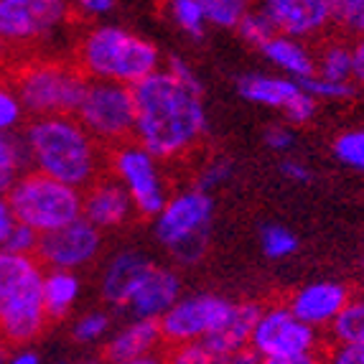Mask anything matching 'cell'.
Instances as JSON below:
<instances>
[{
    "label": "cell",
    "mask_w": 364,
    "mask_h": 364,
    "mask_svg": "<svg viewBox=\"0 0 364 364\" xmlns=\"http://www.w3.org/2000/svg\"><path fill=\"white\" fill-rule=\"evenodd\" d=\"M133 138L161 161H181L201 146L209 133L201 79L186 82L166 67H158L133 85Z\"/></svg>",
    "instance_id": "1"
},
{
    "label": "cell",
    "mask_w": 364,
    "mask_h": 364,
    "mask_svg": "<svg viewBox=\"0 0 364 364\" xmlns=\"http://www.w3.org/2000/svg\"><path fill=\"white\" fill-rule=\"evenodd\" d=\"M28 166L85 191L105 173L107 151L87 133L77 115H43L26 125Z\"/></svg>",
    "instance_id": "2"
},
{
    "label": "cell",
    "mask_w": 364,
    "mask_h": 364,
    "mask_svg": "<svg viewBox=\"0 0 364 364\" xmlns=\"http://www.w3.org/2000/svg\"><path fill=\"white\" fill-rule=\"evenodd\" d=\"M46 326L41 260L0 247V339L11 349L33 344Z\"/></svg>",
    "instance_id": "3"
},
{
    "label": "cell",
    "mask_w": 364,
    "mask_h": 364,
    "mask_svg": "<svg viewBox=\"0 0 364 364\" xmlns=\"http://www.w3.org/2000/svg\"><path fill=\"white\" fill-rule=\"evenodd\" d=\"M74 64L87 79L138 85L161 67V51L153 41L117 23H100L85 31L74 51Z\"/></svg>",
    "instance_id": "4"
},
{
    "label": "cell",
    "mask_w": 364,
    "mask_h": 364,
    "mask_svg": "<svg viewBox=\"0 0 364 364\" xmlns=\"http://www.w3.org/2000/svg\"><path fill=\"white\" fill-rule=\"evenodd\" d=\"M212 222V194L199 186H191L166 199L164 209L153 217V230L158 242L168 250V255L178 265H196L207 257Z\"/></svg>",
    "instance_id": "5"
},
{
    "label": "cell",
    "mask_w": 364,
    "mask_h": 364,
    "mask_svg": "<svg viewBox=\"0 0 364 364\" xmlns=\"http://www.w3.org/2000/svg\"><path fill=\"white\" fill-rule=\"evenodd\" d=\"M90 79L74 61L36 59L13 72V82L26 115H74Z\"/></svg>",
    "instance_id": "6"
},
{
    "label": "cell",
    "mask_w": 364,
    "mask_h": 364,
    "mask_svg": "<svg viewBox=\"0 0 364 364\" xmlns=\"http://www.w3.org/2000/svg\"><path fill=\"white\" fill-rule=\"evenodd\" d=\"M257 364H314L323 359L321 331L301 321L288 304L260 306L250 336Z\"/></svg>",
    "instance_id": "7"
},
{
    "label": "cell",
    "mask_w": 364,
    "mask_h": 364,
    "mask_svg": "<svg viewBox=\"0 0 364 364\" xmlns=\"http://www.w3.org/2000/svg\"><path fill=\"white\" fill-rule=\"evenodd\" d=\"M13 217L21 225H28L38 235L69 225L82 217V188L46 176L41 171H26L6 194Z\"/></svg>",
    "instance_id": "8"
},
{
    "label": "cell",
    "mask_w": 364,
    "mask_h": 364,
    "mask_svg": "<svg viewBox=\"0 0 364 364\" xmlns=\"http://www.w3.org/2000/svg\"><path fill=\"white\" fill-rule=\"evenodd\" d=\"M74 115L100 146H120L135 133L133 87L120 85V82H105V79H90Z\"/></svg>",
    "instance_id": "9"
},
{
    "label": "cell",
    "mask_w": 364,
    "mask_h": 364,
    "mask_svg": "<svg viewBox=\"0 0 364 364\" xmlns=\"http://www.w3.org/2000/svg\"><path fill=\"white\" fill-rule=\"evenodd\" d=\"M161 164L164 161L153 156L146 146H140L135 138L107 148L109 176H115L130 194L138 217L153 219L171 196Z\"/></svg>",
    "instance_id": "10"
},
{
    "label": "cell",
    "mask_w": 364,
    "mask_h": 364,
    "mask_svg": "<svg viewBox=\"0 0 364 364\" xmlns=\"http://www.w3.org/2000/svg\"><path fill=\"white\" fill-rule=\"evenodd\" d=\"M232 309H235V301L217 296V293L178 296L173 301V306L158 318L166 349L173 344H183V341L209 336L230 318Z\"/></svg>",
    "instance_id": "11"
},
{
    "label": "cell",
    "mask_w": 364,
    "mask_h": 364,
    "mask_svg": "<svg viewBox=\"0 0 364 364\" xmlns=\"http://www.w3.org/2000/svg\"><path fill=\"white\" fill-rule=\"evenodd\" d=\"M69 0H0V43L26 46L49 38L69 21Z\"/></svg>",
    "instance_id": "12"
},
{
    "label": "cell",
    "mask_w": 364,
    "mask_h": 364,
    "mask_svg": "<svg viewBox=\"0 0 364 364\" xmlns=\"http://www.w3.org/2000/svg\"><path fill=\"white\" fill-rule=\"evenodd\" d=\"M100 250H102V230H97L90 219L77 217L59 230L43 232L38 237L36 257L43 267L77 273L100 255Z\"/></svg>",
    "instance_id": "13"
},
{
    "label": "cell",
    "mask_w": 364,
    "mask_h": 364,
    "mask_svg": "<svg viewBox=\"0 0 364 364\" xmlns=\"http://www.w3.org/2000/svg\"><path fill=\"white\" fill-rule=\"evenodd\" d=\"M273 28L301 41H316L331 31V6L328 0H260L257 3Z\"/></svg>",
    "instance_id": "14"
},
{
    "label": "cell",
    "mask_w": 364,
    "mask_h": 364,
    "mask_svg": "<svg viewBox=\"0 0 364 364\" xmlns=\"http://www.w3.org/2000/svg\"><path fill=\"white\" fill-rule=\"evenodd\" d=\"M257 314H260V304L255 301L235 304L230 318L217 331L201 339L214 364H257L255 354L250 352V336H252Z\"/></svg>",
    "instance_id": "15"
},
{
    "label": "cell",
    "mask_w": 364,
    "mask_h": 364,
    "mask_svg": "<svg viewBox=\"0 0 364 364\" xmlns=\"http://www.w3.org/2000/svg\"><path fill=\"white\" fill-rule=\"evenodd\" d=\"M82 217L102 232L120 230L135 217L130 194L115 176H100L82 194Z\"/></svg>",
    "instance_id": "16"
},
{
    "label": "cell",
    "mask_w": 364,
    "mask_h": 364,
    "mask_svg": "<svg viewBox=\"0 0 364 364\" xmlns=\"http://www.w3.org/2000/svg\"><path fill=\"white\" fill-rule=\"evenodd\" d=\"M161 346L166 344L156 318H133L109 336L102 359L112 364H153L164 359L158 357Z\"/></svg>",
    "instance_id": "17"
},
{
    "label": "cell",
    "mask_w": 364,
    "mask_h": 364,
    "mask_svg": "<svg viewBox=\"0 0 364 364\" xmlns=\"http://www.w3.org/2000/svg\"><path fill=\"white\" fill-rule=\"evenodd\" d=\"M352 298V291L344 283L336 280H318V283H309V286L298 288L286 304L293 314L306 321L314 328H328L339 316V311L346 306V301Z\"/></svg>",
    "instance_id": "18"
},
{
    "label": "cell",
    "mask_w": 364,
    "mask_h": 364,
    "mask_svg": "<svg viewBox=\"0 0 364 364\" xmlns=\"http://www.w3.org/2000/svg\"><path fill=\"white\" fill-rule=\"evenodd\" d=\"M181 296V280L173 270L153 262L148 273L138 283L133 296L128 298V311L133 318H161L173 306V301Z\"/></svg>",
    "instance_id": "19"
},
{
    "label": "cell",
    "mask_w": 364,
    "mask_h": 364,
    "mask_svg": "<svg viewBox=\"0 0 364 364\" xmlns=\"http://www.w3.org/2000/svg\"><path fill=\"white\" fill-rule=\"evenodd\" d=\"M153 265L151 257H146L138 250H120L117 255L109 257L105 265L102 280H100V293L112 309H125L128 298L138 288L143 275L148 273V267Z\"/></svg>",
    "instance_id": "20"
},
{
    "label": "cell",
    "mask_w": 364,
    "mask_h": 364,
    "mask_svg": "<svg viewBox=\"0 0 364 364\" xmlns=\"http://www.w3.org/2000/svg\"><path fill=\"white\" fill-rule=\"evenodd\" d=\"M237 92L252 105L288 112L291 105L304 95V87L288 74H242L237 79Z\"/></svg>",
    "instance_id": "21"
},
{
    "label": "cell",
    "mask_w": 364,
    "mask_h": 364,
    "mask_svg": "<svg viewBox=\"0 0 364 364\" xmlns=\"http://www.w3.org/2000/svg\"><path fill=\"white\" fill-rule=\"evenodd\" d=\"M257 51L280 74H288L293 79H306L311 74H316V54L311 51L309 41H301V38L286 36V33L275 31Z\"/></svg>",
    "instance_id": "22"
},
{
    "label": "cell",
    "mask_w": 364,
    "mask_h": 364,
    "mask_svg": "<svg viewBox=\"0 0 364 364\" xmlns=\"http://www.w3.org/2000/svg\"><path fill=\"white\" fill-rule=\"evenodd\" d=\"M79 293H82V283H79L74 270L46 267V273H43V309H46L49 321L67 318L77 306Z\"/></svg>",
    "instance_id": "23"
},
{
    "label": "cell",
    "mask_w": 364,
    "mask_h": 364,
    "mask_svg": "<svg viewBox=\"0 0 364 364\" xmlns=\"http://www.w3.org/2000/svg\"><path fill=\"white\" fill-rule=\"evenodd\" d=\"M352 43L346 36L326 38L323 36L321 49L316 54V74L331 82H354L352 79Z\"/></svg>",
    "instance_id": "24"
},
{
    "label": "cell",
    "mask_w": 364,
    "mask_h": 364,
    "mask_svg": "<svg viewBox=\"0 0 364 364\" xmlns=\"http://www.w3.org/2000/svg\"><path fill=\"white\" fill-rule=\"evenodd\" d=\"M28 168V153L23 138L13 133H0V196H6Z\"/></svg>",
    "instance_id": "25"
},
{
    "label": "cell",
    "mask_w": 364,
    "mask_h": 364,
    "mask_svg": "<svg viewBox=\"0 0 364 364\" xmlns=\"http://www.w3.org/2000/svg\"><path fill=\"white\" fill-rule=\"evenodd\" d=\"M328 336L331 341L364 344V296H352L346 301L334 323L328 326Z\"/></svg>",
    "instance_id": "26"
},
{
    "label": "cell",
    "mask_w": 364,
    "mask_h": 364,
    "mask_svg": "<svg viewBox=\"0 0 364 364\" xmlns=\"http://www.w3.org/2000/svg\"><path fill=\"white\" fill-rule=\"evenodd\" d=\"M168 8V16L173 21L181 33H186L188 38H204L207 36V28H209V21H207V13H204V6H201V0H168L166 3Z\"/></svg>",
    "instance_id": "27"
},
{
    "label": "cell",
    "mask_w": 364,
    "mask_h": 364,
    "mask_svg": "<svg viewBox=\"0 0 364 364\" xmlns=\"http://www.w3.org/2000/svg\"><path fill=\"white\" fill-rule=\"evenodd\" d=\"M260 250L267 260H286L298 252V237L283 225H265L260 230Z\"/></svg>",
    "instance_id": "28"
},
{
    "label": "cell",
    "mask_w": 364,
    "mask_h": 364,
    "mask_svg": "<svg viewBox=\"0 0 364 364\" xmlns=\"http://www.w3.org/2000/svg\"><path fill=\"white\" fill-rule=\"evenodd\" d=\"M331 21L341 36H362L364 33V0H328Z\"/></svg>",
    "instance_id": "29"
},
{
    "label": "cell",
    "mask_w": 364,
    "mask_h": 364,
    "mask_svg": "<svg viewBox=\"0 0 364 364\" xmlns=\"http://www.w3.org/2000/svg\"><path fill=\"white\" fill-rule=\"evenodd\" d=\"M201 6L207 13L209 26H214V28H235L237 21L255 6V0H201Z\"/></svg>",
    "instance_id": "30"
},
{
    "label": "cell",
    "mask_w": 364,
    "mask_h": 364,
    "mask_svg": "<svg viewBox=\"0 0 364 364\" xmlns=\"http://www.w3.org/2000/svg\"><path fill=\"white\" fill-rule=\"evenodd\" d=\"M109 323H112V318H109L107 311L92 309L87 314L77 316V321L72 326V339L77 344H97L109 334Z\"/></svg>",
    "instance_id": "31"
},
{
    "label": "cell",
    "mask_w": 364,
    "mask_h": 364,
    "mask_svg": "<svg viewBox=\"0 0 364 364\" xmlns=\"http://www.w3.org/2000/svg\"><path fill=\"white\" fill-rule=\"evenodd\" d=\"M235 31L240 33V38H242L247 46H255V49H260L262 43L267 41V38L273 36L275 28L273 23H270V18H267L265 13L260 11L257 6H252L247 13H245L242 18L237 21Z\"/></svg>",
    "instance_id": "32"
},
{
    "label": "cell",
    "mask_w": 364,
    "mask_h": 364,
    "mask_svg": "<svg viewBox=\"0 0 364 364\" xmlns=\"http://www.w3.org/2000/svg\"><path fill=\"white\" fill-rule=\"evenodd\" d=\"M331 148H334V156L339 158L346 168L364 173V130L362 128L339 133Z\"/></svg>",
    "instance_id": "33"
},
{
    "label": "cell",
    "mask_w": 364,
    "mask_h": 364,
    "mask_svg": "<svg viewBox=\"0 0 364 364\" xmlns=\"http://www.w3.org/2000/svg\"><path fill=\"white\" fill-rule=\"evenodd\" d=\"M309 95H314L318 102L328 100V102H339V100H349L354 95V82H331L318 74H311L306 79H298Z\"/></svg>",
    "instance_id": "34"
},
{
    "label": "cell",
    "mask_w": 364,
    "mask_h": 364,
    "mask_svg": "<svg viewBox=\"0 0 364 364\" xmlns=\"http://www.w3.org/2000/svg\"><path fill=\"white\" fill-rule=\"evenodd\" d=\"M232 176H235V164H232V158L214 156V158H209L207 164L199 168L194 186L204 188V191H209V194H212L214 188L225 186V183L230 181Z\"/></svg>",
    "instance_id": "35"
},
{
    "label": "cell",
    "mask_w": 364,
    "mask_h": 364,
    "mask_svg": "<svg viewBox=\"0 0 364 364\" xmlns=\"http://www.w3.org/2000/svg\"><path fill=\"white\" fill-rule=\"evenodd\" d=\"M26 109L16 87L0 82V133H13L23 122Z\"/></svg>",
    "instance_id": "36"
},
{
    "label": "cell",
    "mask_w": 364,
    "mask_h": 364,
    "mask_svg": "<svg viewBox=\"0 0 364 364\" xmlns=\"http://www.w3.org/2000/svg\"><path fill=\"white\" fill-rule=\"evenodd\" d=\"M38 232L31 230L28 225H21V222H16L11 230V235H8V240L3 242V247L6 250H13V252H26V255H36V247H38Z\"/></svg>",
    "instance_id": "37"
},
{
    "label": "cell",
    "mask_w": 364,
    "mask_h": 364,
    "mask_svg": "<svg viewBox=\"0 0 364 364\" xmlns=\"http://www.w3.org/2000/svg\"><path fill=\"white\" fill-rule=\"evenodd\" d=\"M262 140H265V146L270 148V151L291 153V148L296 146V130H293V125L288 120L275 122V125H270V128L265 130Z\"/></svg>",
    "instance_id": "38"
},
{
    "label": "cell",
    "mask_w": 364,
    "mask_h": 364,
    "mask_svg": "<svg viewBox=\"0 0 364 364\" xmlns=\"http://www.w3.org/2000/svg\"><path fill=\"white\" fill-rule=\"evenodd\" d=\"M323 359L336 364H364V344H349V341H331Z\"/></svg>",
    "instance_id": "39"
},
{
    "label": "cell",
    "mask_w": 364,
    "mask_h": 364,
    "mask_svg": "<svg viewBox=\"0 0 364 364\" xmlns=\"http://www.w3.org/2000/svg\"><path fill=\"white\" fill-rule=\"evenodd\" d=\"M280 176L288 178L291 183H309L311 178H314V173H311V168L304 164V161L288 156L280 161Z\"/></svg>",
    "instance_id": "40"
},
{
    "label": "cell",
    "mask_w": 364,
    "mask_h": 364,
    "mask_svg": "<svg viewBox=\"0 0 364 364\" xmlns=\"http://www.w3.org/2000/svg\"><path fill=\"white\" fill-rule=\"evenodd\" d=\"M352 61H354V69H352L354 85L364 87V33L352 41Z\"/></svg>",
    "instance_id": "41"
},
{
    "label": "cell",
    "mask_w": 364,
    "mask_h": 364,
    "mask_svg": "<svg viewBox=\"0 0 364 364\" xmlns=\"http://www.w3.org/2000/svg\"><path fill=\"white\" fill-rule=\"evenodd\" d=\"M115 6V0H77V8L85 16H92V18H97V16H107Z\"/></svg>",
    "instance_id": "42"
},
{
    "label": "cell",
    "mask_w": 364,
    "mask_h": 364,
    "mask_svg": "<svg viewBox=\"0 0 364 364\" xmlns=\"http://www.w3.org/2000/svg\"><path fill=\"white\" fill-rule=\"evenodd\" d=\"M13 225H16V217H13L11 204H8L6 196H0V247H3V242H6L8 235H11Z\"/></svg>",
    "instance_id": "43"
},
{
    "label": "cell",
    "mask_w": 364,
    "mask_h": 364,
    "mask_svg": "<svg viewBox=\"0 0 364 364\" xmlns=\"http://www.w3.org/2000/svg\"><path fill=\"white\" fill-rule=\"evenodd\" d=\"M8 362H13V364H38L41 362V354L33 352L31 344L13 346V354H8Z\"/></svg>",
    "instance_id": "44"
},
{
    "label": "cell",
    "mask_w": 364,
    "mask_h": 364,
    "mask_svg": "<svg viewBox=\"0 0 364 364\" xmlns=\"http://www.w3.org/2000/svg\"><path fill=\"white\" fill-rule=\"evenodd\" d=\"M8 352H11V346L0 339V362H8Z\"/></svg>",
    "instance_id": "45"
},
{
    "label": "cell",
    "mask_w": 364,
    "mask_h": 364,
    "mask_svg": "<svg viewBox=\"0 0 364 364\" xmlns=\"http://www.w3.org/2000/svg\"><path fill=\"white\" fill-rule=\"evenodd\" d=\"M362 270H364V255H362Z\"/></svg>",
    "instance_id": "46"
}]
</instances>
